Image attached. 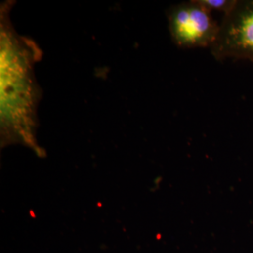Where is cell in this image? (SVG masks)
<instances>
[{
    "label": "cell",
    "instance_id": "6da1fadb",
    "mask_svg": "<svg viewBox=\"0 0 253 253\" xmlns=\"http://www.w3.org/2000/svg\"><path fill=\"white\" fill-rule=\"evenodd\" d=\"M10 2L0 10V116L2 145L21 144L41 154L36 141L37 106L41 89L34 65L36 44L19 36L9 20Z\"/></svg>",
    "mask_w": 253,
    "mask_h": 253
},
{
    "label": "cell",
    "instance_id": "7a4b0ae2",
    "mask_svg": "<svg viewBox=\"0 0 253 253\" xmlns=\"http://www.w3.org/2000/svg\"><path fill=\"white\" fill-rule=\"evenodd\" d=\"M169 31L182 48L209 47L217 40L220 25L198 0L175 5L168 11Z\"/></svg>",
    "mask_w": 253,
    "mask_h": 253
},
{
    "label": "cell",
    "instance_id": "3957f363",
    "mask_svg": "<svg viewBox=\"0 0 253 253\" xmlns=\"http://www.w3.org/2000/svg\"><path fill=\"white\" fill-rule=\"evenodd\" d=\"M210 50L219 61L230 58L253 62V0H238L222 20Z\"/></svg>",
    "mask_w": 253,
    "mask_h": 253
},
{
    "label": "cell",
    "instance_id": "277c9868",
    "mask_svg": "<svg viewBox=\"0 0 253 253\" xmlns=\"http://www.w3.org/2000/svg\"><path fill=\"white\" fill-rule=\"evenodd\" d=\"M208 10L223 12L224 16L235 9L238 0H198Z\"/></svg>",
    "mask_w": 253,
    "mask_h": 253
}]
</instances>
